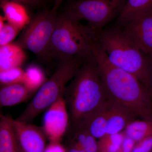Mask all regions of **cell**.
I'll return each instance as SVG.
<instances>
[{
  "mask_svg": "<svg viewBox=\"0 0 152 152\" xmlns=\"http://www.w3.org/2000/svg\"><path fill=\"white\" fill-rule=\"evenodd\" d=\"M92 47L94 58L109 95L137 117L152 121L150 90L135 76L112 64L94 40Z\"/></svg>",
  "mask_w": 152,
  "mask_h": 152,
  "instance_id": "cell-1",
  "label": "cell"
},
{
  "mask_svg": "<svg viewBox=\"0 0 152 152\" xmlns=\"http://www.w3.org/2000/svg\"><path fill=\"white\" fill-rule=\"evenodd\" d=\"M64 96L76 128L113 99L104 86L94 57L84 62L66 87Z\"/></svg>",
  "mask_w": 152,
  "mask_h": 152,
  "instance_id": "cell-2",
  "label": "cell"
},
{
  "mask_svg": "<svg viewBox=\"0 0 152 152\" xmlns=\"http://www.w3.org/2000/svg\"><path fill=\"white\" fill-rule=\"evenodd\" d=\"M94 39L115 66L132 74L151 88L152 59L142 51L121 28L115 26L95 33Z\"/></svg>",
  "mask_w": 152,
  "mask_h": 152,
  "instance_id": "cell-3",
  "label": "cell"
},
{
  "mask_svg": "<svg viewBox=\"0 0 152 152\" xmlns=\"http://www.w3.org/2000/svg\"><path fill=\"white\" fill-rule=\"evenodd\" d=\"M92 35L88 28L64 14L58 16L50 47V57L62 61L79 58L84 61L94 58Z\"/></svg>",
  "mask_w": 152,
  "mask_h": 152,
  "instance_id": "cell-4",
  "label": "cell"
},
{
  "mask_svg": "<svg viewBox=\"0 0 152 152\" xmlns=\"http://www.w3.org/2000/svg\"><path fill=\"white\" fill-rule=\"evenodd\" d=\"M85 61L79 58L63 60L50 78L42 85L23 112L15 120L30 123L64 94L66 85Z\"/></svg>",
  "mask_w": 152,
  "mask_h": 152,
  "instance_id": "cell-5",
  "label": "cell"
},
{
  "mask_svg": "<svg viewBox=\"0 0 152 152\" xmlns=\"http://www.w3.org/2000/svg\"><path fill=\"white\" fill-rule=\"evenodd\" d=\"M126 0H78L67 8L65 15L77 21L88 22L91 29L99 32L115 18L124 8Z\"/></svg>",
  "mask_w": 152,
  "mask_h": 152,
  "instance_id": "cell-6",
  "label": "cell"
},
{
  "mask_svg": "<svg viewBox=\"0 0 152 152\" xmlns=\"http://www.w3.org/2000/svg\"><path fill=\"white\" fill-rule=\"evenodd\" d=\"M58 15L53 10L41 12L31 20L15 44L42 59L50 57V47Z\"/></svg>",
  "mask_w": 152,
  "mask_h": 152,
  "instance_id": "cell-7",
  "label": "cell"
},
{
  "mask_svg": "<svg viewBox=\"0 0 152 152\" xmlns=\"http://www.w3.org/2000/svg\"><path fill=\"white\" fill-rule=\"evenodd\" d=\"M115 26L152 59V10L136 15L123 24Z\"/></svg>",
  "mask_w": 152,
  "mask_h": 152,
  "instance_id": "cell-8",
  "label": "cell"
},
{
  "mask_svg": "<svg viewBox=\"0 0 152 152\" xmlns=\"http://www.w3.org/2000/svg\"><path fill=\"white\" fill-rule=\"evenodd\" d=\"M67 107L63 97L47 110L42 128L50 141L60 142L66 132L69 124Z\"/></svg>",
  "mask_w": 152,
  "mask_h": 152,
  "instance_id": "cell-9",
  "label": "cell"
},
{
  "mask_svg": "<svg viewBox=\"0 0 152 152\" xmlns=\"http://www.w3.org/2000/svg\"><path fill=\"white\" fill-rule=\"evenodd\" d=\"M20 152H44L47 137L43 128L13 120Z\"/></svg>",
  "mask_w": 152,
  "mask_h": 152,
  "instance_id": "cell-10",
  "label": "cell"
},
{
  "mask_svg": "<svg viewBox=\"0 0 152 152\" xmlns=\"http://www.w3.org/2000/svg\"><path fill=\"white\" fill-rule=\"evenodd\" d=\"M137 117L122 105L113 100L109 107L107 121V134L120 133Z\"/></svg>",
  "mask_w": 152,
  "mask_h": 152,
  "instance_id": "cell-11",
  "label": "cell"
},
{
  "mask_svg": "<svg viewBox=\"0 0 152 152\" xmlns=\"http://www.w3.org/2000/svg\"><path fill=\"white\" fill-rule=\"evenodd\" d=\"M113 100L90 115L77 128L86 130L96 139H102L107 135V121L109 107Z\"/></svg>",
  "mask_w": 152,
  "mask_h": 152,
  "instance_id": "cell-12",
  "label": "cell"
},
{
  "mask_svg": "<svg viewBox=\"0 0 152 152\" xmlns=\"http://www.w3.org/2000/svg\"><path fill=\"white\" fill-rule=\"evenodd\" d=\"M4 18L9 23L21 30L29 23L31 20L26 7L13 1H1Z\"/></svg>",
  "mask_w": 152,
  "mask_h": 152,
  "instance_id": "cell-13",
  "label": "cell"
},
{
  "mask_svg": "<svg viewBox=\"0 0 152 152\" xmlns=\"http://www.w3.org/2000/svg\"><path fill=\"white\" fill-rule=\"evenodd\" d=\"M32 94L23 83L1 85L0 105L10 107L24 102Z\"/></svg>",
  "mask_w": 152,
  "mask_h": 152,
  "instance_id": "cell-14",
  "label": "cell"
},
{
  "mask_svg": "<svg viewBox=\"0 0 152 152\" xmlns=\"http://www.w3.org/2000/svg\"><path fill=\"white\" fill-rule=\"evenodd\" d=\"M13 120L7 116L1 115L0 152H20Z\"/></svg>",
  "mask_w": 152,
  "mask_h": 152,
  "instance_id": "cell-15",
  "label": "cell"
},
{
  "mask_svg": "<svg viewBox=\"0 0 152 152\" xmlns=\"http://www.w3.org/2000/svg\"><path fill=\"white\" fill-rule=\"evenodd\" d=\"M23 50L16 44L0 47V72L20 67L26 58Z\"/></svg>",
  "mask_w": 152,
  "mask_h": 152,
  "instance_id": "cell-16",
  "label": "cell"
},
{
  "mask_svg": "<svg viewBox=\"0 0 152 152\" xmlns=\"http://www.w3.org/2000/svg\"><path fill=\"white\" fill-rule=\"evenodd\" d=\"M152 10V0H126L115 25L123 24L136 15Z\"/></svg>",
  "mask_w": 152,
  "mask_h": 152,
  "instance_id": "cell-17",
  "label": "cell"
},
{
  "mask_svg": "<svg viewBox=\"0 0 152 152\" xmlns=\"http://www.w3.org/2000/svg\"><path fill=\"white\" fill-rule=\"evenodd\" d=\"M126 137L135 142L140 141L152 137V121L142 119L134 120L125 128Z\"/></svg>",
  "mask_w": 152,
  "mask_h": 152,
  "instance_id": "cell-18",
  "label": "cell"
},
{
  "mask_svg": "<svg viewBox=\"0 0 152 152\" xmlns=\"http://www.w3.org/2000/svg\"><path fill=\"white\" fill-rule=\"evenodd\" d=\"M25 72L23 83L32 94L37 91L46 81L45 74L40 68L34 65L28 67Z\"/></svg>",
  "mask_w": 152,
  "mask_h": 152,
  "instance_id": "cell-19",
  "label": "cell"
},
{
  "mask_svg": "<svg viewBox=\"0 0 152 152\" xmlns=\"http://www.w3.org/2000/svg\"><path fill=\"white\" fill-rule=\"evenodd\" d=\"M73 141L81 147L86 152H99V144L96 139L84 129L77 128Z\"/></svg>",
  "mask_w": 152,
  "mask_h": 152,
  "instance_id": "cell-20",
  "label": "cell"
},
{
  "mask_svg": "<svg viewBox=\"0 0 152 152\" xmlns=\"http://www.w3.org/2000/svg\"><path fill=\"white\" fill-rule=\"evenodd\" d=\"M124 136L122 133L107 134L101 139L99 144V151L118 152L121 149Z\"/></svg>",
  "mask_w": 152,
  "mask_h": 152,
  "instance_id": "cell-21",
  "label": "cell"
},
{
  "mask_svg": "<svg viewBox=\"0 0 152 152\" xmlns=\"http://www.w3.org/2000/svg\"><path fill=\"white\" fill-rule=\"evenodd\" d=\"M25 76V72L20 67L0 72L1 85L23 83Z\"/></svg>",
  "mask_w": 152,
  "mask_h": 152,
  "instance_id": "cell-22",
  "label": "cell"
},
{
  "mask_svg": "<svg viewBox=\"0 0 152 152\" xmlns=\"http://www.w3.org/2000/svg\"><path fill=\"white\" fill-rule=\"evenodd\" d=\"M20 29L8 23L0 28V47L11 44Z\"/></svg>",
  "mask_w": 152,
  "mask_h": 152,
  "instance_id": "cell-23",
  "label": "cell"
},
{
  "mask_svg": "<svg viewBox=\"0 0 152 152\" xmlns=\"http://www.w3.org/2000/svg\"><path fill=\"white\" fill-rule=\"evenodd\" d=\"M152 137L144 139L134 146L132 152H151Z\"/></svg>",
  "mask_w": 152,
  "mask_h": 152,
  "instance_id": "cell-24",
  "label": "cell"
},
{
  "mask_svg": "<svg viewBox=\"0 0 152 152\" xmlns=\"http://www.w3.org/2000/svg\"><path fill=\"white\" fill-rule=\"evenodd\" d=\"M13 1L20 3L26 7H39L44 4L48 0H1V1Z\"/></svg>",
  "mask_w": 152,
  "mask_h": 152,
  "instance_id": "cell-25",
  "label": "cell"
},
{
  "mask_svg": "<svg viewBox=\"0 0 152 152\" xmlns=\"http://www.w3.org/2000/svg\"><path fill=\"white\" fill-rule=\"evenodd\" d=\"M44 152H67L66 148L59 141H50Z\"/></svg>",
  "mask_w": 152,
  "mask_h": 152,
  "instance_id": "cell-26",
  "label": "cell"
},
{
  "mask_svg": "<svg viewBox=\"0 0 152 152\" xmlns=\"http://www.w3.org/2000/svg\"><path fill=\"white\" fill-rule=\"evenodd\" d=\"M134 141L128 137H125L122 145L121 152H132L135 146Z\"/></svg>",
  "mask_w": 152,
  "mask_h": 152,
  "instance_id": "cell-27",
  "label": "cell"
},
{
  "mask_svg": "<svg viewBox=\"0 0 152 152\" xmlns=\"http://www.w3.org/2000/svg\"><path fill=\"white\" fill-rule=\"evenodd\" d=\"M66 150L67 152H86L81 147L73 141H72L69 145L66 148Z\"/></svg>",
  "mask_w": 152,
  "mask_h": 152,
  "instance_id": "cell-28",
  "label": "cell"
},
{
  "mask_svg": "<svg viewBox=\"0 0 152 152\" xmlns=\"http://www.w3.org/2000/svg\"><path fill=\"white\" fill-rule=\"evenodd\" d=\"M64 0H55L54 5L52 9L53 10L56 12L58 9L59 7L61 5V4L63 2Z\"/></svg>",
  "mask_w": 152,
  "mask_h": 152,
  "instance_id": "cell-29",
  "label": "cell"
},
{
  "mask_svg": "<svg viewBox=\"0 0 152 152\" xmlns=\"http://www.w3.org/2000/svg\"><path fill=\"white\" fill-rule=\"evenodd\" d=\"M150 93H151V97L152 101V89H150Z\"/></svg>",
  "mask_w": 152,
  "mask_h": 152,
  "instance_id": "cell-30",
  "label": "cell"
},
{
  "mask_svg": "<svg viewBox=\"0 0 152 152\" xmlns=\"http://www.w3.org/2000/svg\"><path fill=\"white\" fill-rule=\"evenodd\" d=\"M118 152H121V150H120V151H119Z\"/></svg>",
  "mask_w": 152,
  "mask_h": 152,
  "instance_id": "cell-31",
  "label": "cell"
},
{
  "mask_svg": "<svg viewBox=\"0 0 152 152\" xmlns=\"http://www.w3.org/2000/svg\"><path fill=\"white\" fill-rule=\"evenodd\" d=\"M151 89H152V86L151 88Z\"/></svg>",
  "mask_w": 152,
  "mask_h": 152,
  "instance_id": "cell-32",
  "label": "cell"
},
{
  "mask_svg": "<svg viewBox=\"0 0 152 152\" xmlns=\"http://www.w3.org/2000/svg\"><path fill=\"white\" fill-rule=\"evenodd\" d=\"M151 152H152V151H151Z\"/></svg>",
  "mask_w": 152,
  "mask_h": 152,
  "instance_id": "cell-33",
  "label": "cell"
}]
</instances>
